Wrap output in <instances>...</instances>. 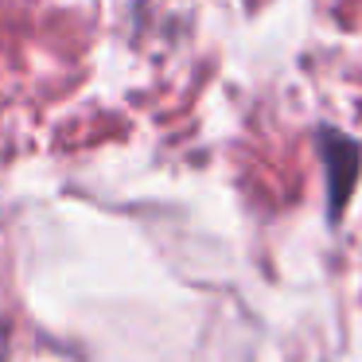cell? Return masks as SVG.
<instances>
[{
    "label": "cell",
    "mask_w": 362,
    "mask_h": 362,
    "mask_svg": "<svg viewBox=\"0 0 362 362\" xmlns=\"http://www.w3.org/2000/svg\"><path fill=\"white\" fill-rule=\"evenodd\" d=\"M320 148H323V160L331 164V206L339 214L346 195H351L354 175H358V144L346 141L343 133H320Z\"/></svg>",
    "instance_id": "1"
}]
</instances>
